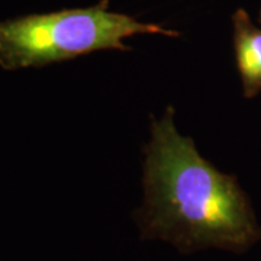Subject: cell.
I'll return each instance as SVG.
<instances>
[{
  "instance_id": "obj_1",
  "label": "cell",
  "mask_w": 261,
  "mask_h": 261,
  "mask_svg": "<svg viewBox=\"0 0 261 261\" xmlns=\"http://www.w3.org/2000/svg\"><path fill=\"white\" fill-rule=\"evenodd\" d=\"M144 154V238L164 240L185 252H244L260 240V225L237 177L214 167L192 138L178 134L171 106L152 118Z\"/></svg>"
},
{
  "instance_id": "obj_2",
  "label": "cell",
  "mask_w": 261,
  "mask_h": 261,
  "mask_svg": "<svg viewBox=\"0 0 261 261\" xmlns=\"http://www.w3.org/2000/svg\"><path fill=\"white\" fill-rule=\"evenodd\" d=\"M140 34L178 37L160 23L141 22L109 10V0L90 8L65 9L0 20V67L19 70L60 63L102 49L130 51L123 41Z\"/></svg>"
},
{
  "instance_id": "obj_3",
  "label": "cell",
  "mask_w": 261,
  "mask_h": 261,
  "mask_svg": "<svg viewBox=\"0 0 261 261\" xmlns=\"http://www.w3.org/2000/svg\"><path fill=\"white\" fill-rule=\"evenodd\" d=\"M232 28L235 60L244 96L252 99L261 92V28L252 23L244 9L232 15Z\"/></svg>"
},
{
  "instance_id": "obj_4",
  "label": "cell",
  "mask_w": 261,
  "mask_h": 261,
  "mask_svg": "<svg viewBox=\"0 0 261 261\" xmlns=\"http://www.w3.org/2000/svg\"><path fill=\"white\" fill-rule=\"evenodd\" d=\"M258 20H260V22H261V10H260V16H258Z\"/></svg>"
}]
</instances>
